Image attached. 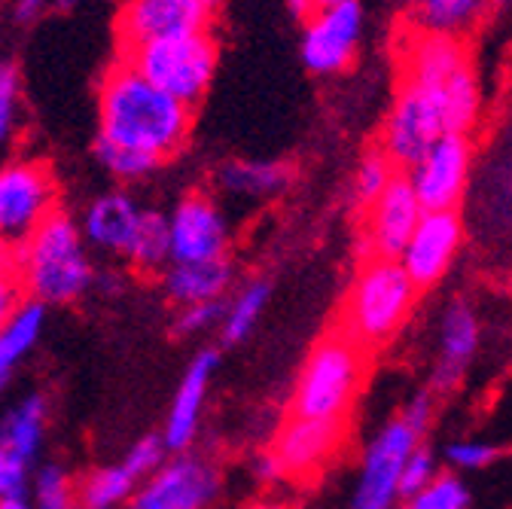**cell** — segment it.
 Returning <instances> with one entry per match:
<instances>
[{"label":"cell","mask_w":512,"mask_h":509,"mask_svg":"<svg viewBox=\"0 0 512 509\" xmlns=\"http://www.w3.org/2000/svg\"><path fill=\"white\" fill-rule=\"evenodd\" d=\"M98 138L165 162L177 156L192 129V107L153 86L128 61L116 65L98 98Z\"/></svg>","instance_id":"obj_1"},{"label":"cell","mask_w":512,"mask_h":509,"mask_svg":"<svg viewBox=\"0 0 512 509\" xmlns=\"http://www.w3.org/2000/svg\"><path fill=\"white\" fill-rule=\"evenodd\" d=\"M476 110L479 89L470 68L458 71L442 86L403 83L384 129V156L412 168L442 135H464L476 119Z\"/></svg>","instance_id":"obj_2"},{"label":"cell","mask_w":512,"mask_h":509,"mask_svg":"<svg viewBox=\"0 0 512 509\" xmlns=\"http://www.w3.org/2000/svg\"><path fill=\"white\" fill-rule=\"evenodd\" d=\"M89 284L92 263L77 220L64 211H52L28 238H22L19 287L40 305H68L77 302Z\"/></svg>","instance_id":"obj_3"},{"label":"cell","mask_w":512,"mask_h":509,"mask_svg":"<svg viewBox=\"0 0 512 509\" xmlns=\"http://www.w3.org/2000/svg\"><path fill=\"white\" fill-rule=\"evenodd\" d=\"M418 299L415 281L400 260L372 257L354 278L342 311V333L363 351L391 342Z\"/></svg>","instance_id":"obj_4"},{"label":"cell","mask_w":512,"mask_h":509,"mask_svg":"<svg viewBox=\"0 0 512 509\" xmlns=\"http://www.w3.org/2000/svg\"><path fill=\"white\" fill-rule=\"evenodd\" d=\"M363 363L366 351L357 342H351L342 330L324 336L314 345L299 372L293 415L345 424L351 400L363 381Z\"/></svg>","instance_id":"obj_5"},{"label":"cell","mask_w":512,"mask_h":509,"mask_svg":"<svg viewBox=\"0 0 512 509\" xmlns=\"http://www.w3.org/2000/svg\"><path fill=\"white\" fill-rule=\"evenodd\" d=\"M433 415V397L418 394L400 418L384 424V430L372 439L363 458V470L357 479V491L351 509H394L400 497V473L406 458L418 449Z\"/></svg>","instance_id":"obj_6"},{"label":"cell","mask_w":512,"mask_h":509,"mask_svg":"<svg viewBox=\"0 0 512 509\" xmlns=\"http://www.w3.org/2000/svg\"><path fill=\"white\" fill-rule=\"evenodd\" d=\"M122 61H128L141 77H147L162 92L192 107L205 98L217 74V40L208 31H196L125 49Z\"/></svg>","instance_id":"obj_7"},{"label":"cell","mask_w":512,"mask_h":509,"mask_svg":"<svg viewBox=\"0 0 512 509\" xmlns=\"http://www.w3.org/2000/svg\"><path fill=\"white\" fill-rule=\"evenodd\" d=\"M52 211H58V186L43 162L19 159L0 168V235L22 241Z\"/></svg>","instance_id":"obj_8"},{"label":"cell","mask_w":512,"mask_h":509,"mask_svg":"<svg viewBox=\"0 0 512 509\" xmlns=\"http://www.w3.org/2000/svg\"><path fill=\"white\" fill-rule=\"evenodd\" d=\"M363 31V10L357 0H336L305 19L302 61L314 74H339L351 65Z\"/></svg>","instance_id":"obj_9"},{"label":"cell","mask_w":512,"mask_h":509,"mask_svg":"<svg viewBox=\"0 0 512 509\" xmlns=\"http://www.w3.org/2000/svg\"><path fill=\"white\" fill-rule=\"evenodd\" d=\"M171 263L223 260L229 247V220L208 193H189L168 217Z\"/></svg>","instance_id":"obj_10"},{"label":"cell","mask_w":512,"mask_h":509,"mask_svg":"<svg viewBox=\"0 0 512 509\" xmlns=\"http://www.w3.org/2000/svg\"><path fill=\"white\" fill-rule=\"evenodd\" d=\"M211 13L199 0H125L119 10L116 31L122 52L156 40L208 31Z\"/></svg>","instance_id":"obj_11"},{"label":"cell","mask_w":512,"mask_h":509,"mask_svg":"<svg viewBox=\"0 0 512 509\" xmlns=\"http://www.w3.org/2000/svg\"><path fill=\"white\" fill-rule=\"evenodd\" d=\"M470 171V144L464 135H442L406 177L415 189L424 211H445L455 208L464 193Z\"/></svg>","instance_id":"obj_12"},{"label":"cell","mask_w":512,"mask_h":509,"mask_svg":"<svg viewBox=\"0 0 512 509\" xmlns=\"http://www.w3.org/2000/svg\"><path fill=\"white\" fill-rule=\"evenodd\" d=\"M461 238H464V229H461V217L455 214V208L421 214L415 232L409 235L400 253V266L415 281V287H430L448 272V266H452L455 253L461 247Z\"/></svg>","instance_id":"obj_13"},{"label":"cell","mask_w":512,"mask_h":509,"mask_svg":"<svg viewBox=\"0 0 512 509\" xmlns=\"http://www.w3.org/2000/svg\"><path fill=\"white\" fill-rule=\"evenodd\" d=\"M342 427L336 421H314V418H299L290 415L284 427L275 436L269 464L275 476H293V479H308L320 467H324L342 442Z\"/></svg>","instance_id":"obj_14"},{"label":"cell","mask_w":512,"mask_h":509,"mask_svg":"<svg viewBox=\"0 0 512 509\" xmlns=\"http://www.w3.org/2000/svg\"><path fill=\"white\" fill-rule=\"evenodd\" d=\"M424 214V205L418 202L415 189L406 177H394L384 193L369 202V220H366V238L375 257L400 260V253L415 232L418 220Z\"/></svg>","instance_id":"obj_15"},{"label":"cell","mask_w":512,"mask_h":509,"mask_svg":"<svg viewBox=\"0 0 512 509\" xmlns=\"http://www.w3.org/2000/svg\"><path fill=\"white\" fill-rule=\"evenodd\" d=\"M214 494V467L196 458H180L150 476V482L135 497V509H202Z\"/></svg>","instance_id":"obj_16"},{"label":"cell","mask_w":512,"mask_h":509,"mask_svg":"<svg viewBox=\"0 0 512 509\" xmlns=\"http://www.w3.org/2000/svg\"><path fill=\"white\" fill-rule=\"evenodd\" d=\"M141 214H144V208L128 193H104L86 208L80 232H83L86 244H92L104 253L125 257V250L132 244L135 229L141 223Z\"/></svg>","instance_id":"obj_17"},{"label":"cell","mask_w":512,"mask_h":509,"mask_svg":"<svg viewBox=\"0 0 512 509\" xmlns=\"http://www.w3.org/2000/svg\"><path fill=\"white\" fill-rule=\"evenodd\" d=\"M479 345V324L476 314L467 302H455L448 308L442 321V336H439V366L433 372V391L436 394H452L458 381L464 378L467 363L473 360Z\"/></svg>","instance_id":"obj_18"},{"label":"cell","mask_w":512,"mask_h":509,"mask_svg":"<svg viewBox=\"0 0 512 509\" xmlns=\"http://www.w3.org/2000/svg\"><path fill=\"white\" fill-rule=\"evenodd\" d=\"M403 68H406V83L412 86H442L470 65L461 43L452 34L424 31L409 43Z\"/></svg>","instance_id":"obj_19"},{"label":"cell","mask_w":512,"mask_h":509,"mask_svg":"<svg viewBox=\"0 0 512 509\" xmlns=\"http://www.w3.org/2000/svg\"><path fill=\"white\" fill-rule=\"evenodd\" d=\"M217 366V354L214 351H202L196 360H192L189 372L183 375L177 397L171 403V415H168V427H165V449H186L192 433L199 427V415H202V403L208 394V381L214 375Z\"/></svg>","instance_id":"obj_20"},{"label":"cell","mask_w":512,"mask_h":509,"mask_svg":"<svg viewBox=\"0 0 512 509\" xmlns=\"http://www.w3.org/2000/svg\"><path fill=\"white\" fill-rule=\"evenodd\" d=\"M290 180V168L284 162H256V159H238L217 168V186L220 193L235 199H266L278 196Z\"/></svg>","instance_id":"obj_21"},{"label":"cell","mask_w":512,"mask_h":509,"mask_svg":"<svg viewBox=\"0 0 512 509\" xmlns=\"http://www.w3.org/2000/svg\"><path fill=\"white\" fill-rule=\"evenodd\" d=\"M43 317H46L43 305L31 299V302H19L7 317V324L0 327V391L13 378L19 360L37 345L43 333Z\"/></svg>","instance_id":"obj_22"},{"label":"cell","mask_w":512,"mask_h":509,"mask_svg":"<svg viewBox=\"0 0 512 509\" xmlns=\"http://www.w3.org/2000/svg\"><path fill=\"white\" fill-rule=\"evenodd\" d=\"M229 287V266L226 260L208 263H174L165 272V290L180 305L211 302Z\"/></svg>","instance_id":"obj_23"},{"label":"cell","mask_w":512,"mask_h":509,"mask_svg":"<svg viewBox=\"0 0 512 509\" xmlns=\"http://www.w3.org/2000/svg\"><path fill=\"white\" fill-rule=\"evenodd\" d=\"M43 424H46L43 397H28L25 403H19L4 421H0V445L28 464L40 449Z\"/></svg>","instance_id":"obj_24"},{"label":"cell","mask_w":512,"mask_h":509,"mask_svg":"<svg viewBox=\"0 0 512 509\" xmlns=\"http://www.w3.org/2000/svg\"><path fill=\"white\" fill-rule=\"evenodd\" d=\"M128 263L141 272H156L171 260V235H168V217L156 211H144L141 223L135 229V238L125 250Z\"/></svg>","instance_id":"obj_25"},{"label":"cell","mask_w":512,"mask_h":509,"mask_svg":"<svg viewBox=\"0 0 512 509\" xmlns=\"http://www.w3.org/2000/svg\"><path fill=\"white\" fill-rule=\"evenodd\" d=\"M491 0H421L418 13L427 31L436 34H458L464 28H470Z\"/></svg>","instance_id":"obj_26"},{"label":"cell","mask_w":512,"mask_h":509,"mask_svg":"<svg viewBox=\"0 0 512 509\" xmlns=\"http://www.w3.org/2000/svg\"><path fill=\"white\" fill-rule=\"evenodd\" d=\"M135 482H138V476L125 464L98 470L83 482L80 503H83V509H113L135 491Z\"/></svg>","instance_id":"obj_27"},{"label":"cell","mask_w":512,"mask_h":509,"mask_svg":"<svg viewBox=\"0 0 512 509\" xmlns=\"http://www.w3.org/2000/svg\"><path fill=\"white\" fill-rule=\"evenodd\" d=\"M266 299H269V284H263V281L247 284V287L235 296V302H232L229 311H226V324H223L226 342H241V339L256 327V317L263 314Z\"/></svg>","instance_id":"obj_28"},{"label":"cell","mask_w":512,"mask_h":509,"mask_svg":"<svg viewBox=\"0 0 512 509\" xmlns=\"http://www.w3.org/2000/svg\"><path fill=\"white\" fill-rule=\"evenodd\" d=\"M406 509H470V491L455 473H436V479L409 497Z\"/></svg>","instance_id":"obj_29"},{"label":"cell","mask_w":512,"mask_h":509,"mask_svg":"<svg viewBox=\"0 0 512 509\" xmlns=\"http://www.w3.org/2000/svg\"><path fill=\"white\" fill-rule=\"evenodd\" d=\"M95 156L98 162L119 180H141L147 174H153L162 162H156L153 156L147 153H138V150H128V147H116V144H107L98 138L95 144Z\"/></svg>","instance_id":"obj_30"},{"label":"cell","mask_w":512,"mask_h":509,"mask_svg":"<svg viewBox=\"0 0 512 509\" xmlns=\"http://www.w3.org/2000/svg\"><path fill=\"white\" fill-rule=\"evenodd\" d=\"M19 107H22V86L13 65L0 61V144L10 141L19 125Z\"/></svg>","instance_id":"obj_31"},{"label":"cell","mask_w":512,"mask_h":509,"mask_svg":"<svg viewBox=\"0 0 512 509\" xmlns=\"http://www.w3.org/2000/svg\"><path fill=\"white\" fill-rule=\"evenodd\" d=\"M503 452L491 442L482 439H458L445 449V461L455 470H488L491 464H497Z\"/></svg>","instance_id":"obj_32"},{"label":"cell","mask_w":512,"mask_h":509,"mask_svg":"<svg viewBox=\"0 0 512 509\" xmlns=\"http://www.w3.org/2000/svg\"><path fill=\"white\" fill-rule=\"evenodd\" d=\"M394 162L384 156V153H372L363 159L360 171H357V180H354V189H357V199L360 202H372L375 196L384 193V186L394 180Z\"/></svg>","instance_id":"obj_33"},{"label":"cell","mask_w":512,"mask_h":509,"mask_svg":"<svg viewBox=\"0 0 512 509\" xmlns=\"http://www.w3.org/2000/svg\"><path fill=\"white\" fill-rule=\"evenodd\" d=\"M37 509H74L71 479L58 467H46L37 479Z\"/></svg>","instance_id":"obj_34"},{"label":"cell","mask_w":512,"mask_h":509,"mask_svg":"<svg viewBox=\"0 0 512 509\" xmlns=\"http://www.w3.org/2000/svg\"><path fill=\"white\" fill-rule=\"evenodd\" d=\"M436 479V461L427 449H415L406 464H403V473H400V494L403 497H412L418 494L421 488H427L430 482Z\"/></svg>","instance_id":"obj_35"},{"label":"cell","mask_w":512,"mask_h":509,"mask_svg":"<svg viewBox=\"0 0 512 509\" xmlns=\"http://www.w3.org/2000/svg\"><path fill=\"white\" fill-rule=\"evenodd\" d=\"M162 452H165V442L156 439V436H147V439H141V442L135 445L132 452H128L125 467L141 479V476H147V473H153V470L159 467Z\"/></svg>","instance_id":"obj_36"},{"label":"cell","mask_w":512,"mask_h":509,"mask_svg":"<svg viewBox=\"0 0 512 509\" xmlns=\"http://www.w3.org/2000/svg\"><path fill=\"white\" fill-rule=\"evenodd\" d=\"M25 461L16 458L13 452H7L0 445V500L4 497H19L25 488Z\"/></svg>","instance_id":"obj_37"},{"label":"cell","mask_w":512,"mask_h":509,"mask_svg":"<svg viewBox=\"0 0 512 509\" xmlns=\"http://www.w3.org/2000/svg\"><path fill=\"white\" fill-rule=\"evenodd\" d=\"M220 317V302H196V305H183V314L177 317V333H199L211 327Z\"/></svg>","instance_id":"obj_38"},{"label":"cell","mask_w":512,"mask_h":509,"mask_svg":"<svg viewBox=\"0 0 512 509\" xmlns=\"http://www.w3.org/2000/svg\"><path fill=\"white\" fill-rule=\"evenodd\" d=\"M19 269H22V241L0 235V281L19 284Z\"/></svg>","instance_id":"obj_39"},{"label":"cell","mask_w":512,"mask_h":509,"mask_svg":"<svg viewBox=\"0 0 512 509\" xmlns=\"http://www.w3.org/2000/svg\"><path fill=\"white\" fill-rule=\"evenodd\" d=\"M16 305H19V284L0 281V327L7 324V317L13 314Z\"/></svg>","instance_id":"obj_40"},{"label":"cell","mask_w":512,"mask_h":509,"mask_svg":"<svg viewBox=\"0 0 512 509\" xmlns=\"http://www.w3.org/2000/svg\"><path fill=\"white\" fill-rule=\"evenodd\" d=\"M290 4H293V10H296L302 19H308L311 13H317V10H324V7L336 4V0H290Z\"/></svg>","instance_id":"obj_41"},{"label":"cell","mask_w":512,"mask_h":509,"mask_svg":"<svg viewBox=\"0 0 512 509\" xmlns=\"http://www.w3.org/2000/svg\"><path fill=\"white\" fill-rule=\"evenodd\" d=\"M43 4H46V0H19V19H22V22L34 19V16L43 10Z\"/></svg>","instance_id":"obj_42"},{"label":"cell","mask_w":512,"mask_h":509,"mask_svg":"<svg viewBox=\"0 0 512 509\" xmlns=\"http://www.w3.org/2000/svg\"><path fill=\"white\" fill-rule=\"evenodd\" d=\"M0 509H28L19 497H4L0 500Z\"/></svg>","instance_id":"obj_43"},{"label":"cell","mask_w":512,"mask_h":509,"mask_svg":"<svg viewBox=\"0 0 512 509\" xmlns=\"http://www.w3.org/2000/svg\"><path fill=\"white\" fill-rule=\"evenodd\" d=\"M46 4H55L58 10H71V7L83 4V0H46Z\"/></svg>","instance_id":"obj_44"},{"label":"cell","mask_w":512,"mask_h":509,"mask_svg":"<svg viewBox=\"0 0 512 509\" xmlns=\"http://www.w3.org/2000/svg\"><path fill=\"white\" fill-rule=\"evenodd\" d=\"M199 4H202V7H205L208 13H211V10H217V7L223 4V0H199Z\"/></svg>","instance_id":"obj_45"},{"label":"cell","mask_w":512,"mask_h":509,"mask_svg":"<svg viewBox=\"0 0 512 509\" xmlns=\"http://www.w3.org/2000/svg\"><path fill=\"white\" fill-rule=\"evenodd\" d=\"M250 509H287V506H278V503H256Z\"/></svg>","instance_id":"obj_46"}]
</instances>
